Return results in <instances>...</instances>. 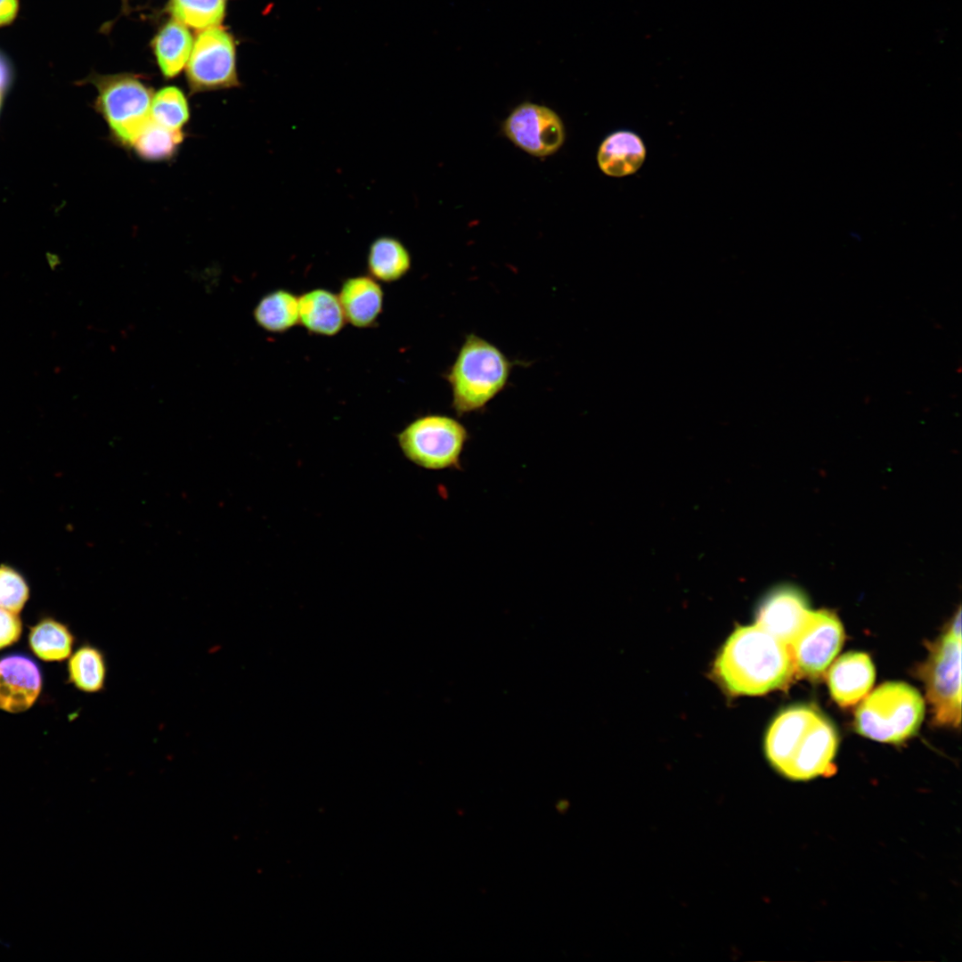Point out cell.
<instances>
[{"mask_svg": "<svg viewBox=\"0 0 962 962\" xmlns=\"http://www.w3.org/2000/svg\"><path fill=\"white\" fill-rule=\"evenodd\" d=\"M151 119L172 130H183L189 121L190 110L183 92L173 86H165L153 94Z\"/></svg>", "mask_w": 962, "mask_h": 962, "instance_id": "24", "label": "cell"}, {"mask_svg": "<svg viewBox=\"0 0 962 962\" xmlns=\"http://www.w3.org/2000/svg\"><path fill=\"white\" fill-rule=\"evenodd\" d=\"M647 158V148L635 132L619 129L607 135L599 146L597 163L610 177H625L639 171Z\"/></svg>", "mask_w": 962, "mask_h": 962, "instance_id": "15", "label": "cell"}, {"mask_svg": "<svg viewBox=\"0 0 962 962\" xmlns=\"http://www.w3.org/2000/svg\"><path fill=\"white\" fill-rule=\"evenodd\" d=\"M41 687L39 669L31 659L20 655L0 659V709L9 713L29 709Z\"/></svg>", "mask_w": 962, "mask_h": 962, "instance_id": "12", "label": "cell"}, {"mask_svg": "<svg viewBox=\"0 0 962 962\" xmlns=\"http://www.w3.org/2000/svg\"><path fill=\"white\" fill-rule=\"evenodd\" d=\"M876 677L870 657L862 652H849L831 666L827 683L833 699L841 706H851L863 699Z\"/></svg>", "mask_w": 962, "mask_h": 962, "instance_id": "13", "label": "cell"}, {"mask_svg": "<svg viewBox=\"0 0 962 962\" xmlns=\"http://www.w3.org/2000/svg\"><path fill=\"white\" fill-rule=\"evenodd\" d=\"M253 317L264 330L281 334L299 324L298 296L285 289L265 294L253 310Z\"/></svg>", "mask_w": 962, "mask_h": 962, "instance_id": "19", "label": "cell"}, {"mask_svg": "<svg viewBox=\"0 0 962 962\" xmlns=\"http://www.w3.org/2000/svg\"><path fill=\"white\" fill-rule=\"evenodd\" d=\"M469 440L467 428L444 414L420 416L397 435L404 456L429 470H461V455Z\"/></svg>", "mask_w": 962, "mask_h": 962, "instance_id": "6", "label": "cell"}, {"mask_svg": "<svg viewBox=\"0 0 962 962\" xmlns=\"http://www.w3.org/2000/svg\"><path fill=\"white\" fill-rule=\"evenodd\" d=\"M86 82L97 89L94 106L105 120L113 142L131 148L151 118L152 88L130 73H92Z\"/></svg>", "mask_w": 962, "mask_h": 962, "instance_id": "5", "label": "cell"}, {"mask_svg": "<svg viewBox=\"0 0 962 962\" xmlns=\"http://www.w3.org/2000/svg\"><path fill=\"white\" fill-rule=\"evenodd\" d=\"M502 129L514 144L534 157L558 151L566 135L563 121L553 110L527 102L510 112Z\"/></svg>", "mask_w": 962, "mask_h": 962, "instance_id": "10", "label": "cell"}, {"mask_svg": "<svg viewBox=\"0 0 962 962\" xmlns=\"http://www.w3.org/2000/svg\"><path fill=\"white\" fill-rule=\"evenodd\" d=\"M298 310L299 324L314 335L336 336L346 323L338 294L324 288L298 296Z\"/></svg>", "mask_w": 962, "mask_h": 962, "instance_id": "16", "label": "cell"}, {"mask_svg": "<svg viewBox=\"0 0 962 962\" xmlns=\"http://www.w3.org/2000/svg\"><path fill=\"white\" fill-rule=\"evenodd\" d=\"M925 704L918 691L904 682L880 685L864 697L855 713L860 735L885 743H901L919 729Z\"/></svg>", "mask_w": 962, "mask_h": 962, "instance_id": "4", "label": "cell"}, {"mask_svg": "<svg viewBox=\"0 0 962 962\" xmlns=\"http://www.w3.org/2000/svg\"><path fill=\"white\" fill-rule=\"evenodd\" d=\"M18 11V0H0V28L12 23Z\"/></svg>", "mask_w": 962, "mask_h": 962, "instance_id": "27", "label": "cell"}, {"mask_svg": "<svg viewBox=\"0 0 962 962\" xmlns=\"http://www.w3.org/2000/svg\"><path fill=\"white\" fill-rule=\"evenodd\" d=\"M29 646L44 661H62L69 656L74 638L69 629L53 619H45L29 632Z\"/></svg>", "mask_w": 962, "mask_h": 962, "instance_id": "21", "label": "cell"}, {"mask_svg": "<svg viewBox=\"0 0 962 962\" xmlns=\"http://www.w3.org/2000/svg\"><path fill=\"white\" fill-rule=\"evenodd\" d=\"M68 670L69 681L82 691L94 693L104 687L106 659L97 648L85 645L78 648L70 657Z\"/></svg>", "mask_w": 962, "mask_h": 962, "instance_id": "22", "label": "cell"}, {"mask_svg": "<svg viewBox=\"0 0 962 962\" xmlns=\"http://www.w3.org/2000/svg\"><path fill=\"white\" fill-rule=\"evenodd\" d=\"M186 78L192 94L240 86L232 36L218 26L201 30L186 63Z\"/></svg>", "mask_w": 962, "mask_h": 962, "instance_id": "8", "label": "cell"}, {"mask_svg": "<svg viewBox=\"0 0 962 962\" xmlns=\"http://www.w3.org/2000/svg\"><path fill=\"white\" fill-rule=\"evenodd\" d=\"M29 596L23 576L15 569L0 565V608L19 614Z\"/></svg>", "mask_w": 962, "mask_h": 962, "instance_id": "25", "label": "cell"}, {"mask_svg": "<svg viewBox=\"0 0 962 962\" xmlns=\"http://www.w3.org/2000/svg\"><path fill=\"white\" fill-rule=\"evenodd\" d=\"M714 670L728 690L739 695L782 688L795 673L788 646L756 624L738 627L730 635Z\"/></svg>", "mask_w": 962, "mask_h": 962, "instance_id": "2", "label": "cell"}, {"mask_svg": "<svg viewBox=\"0 0 962 962\" xmlns=\"http://www.w3.org/2000/svg\"><path fill=\"white\" fill-rule=\"evenodd\" d=\"M21 634L18 614L0 608V649L15 643Z\"/></svg>", "mask_w": 962, "mask_h": 962, "instance_id": "26", "label": "cell"}, {"mask_svg": "<svg viewBox=\"0 0 962 962\" xmlns=\"http://www.w3.org/2000/svg\"><path fill=\"white\" fill-rule=\"evenodd\" d=\"M183 139V130L167 128L150 118L131 148L143 160L163 161L176 154Z\"/></svg>", "mask_w": 962, "mask_h": 962, "instance_id": "20", "label": "cell"}, {"mask_svg": "<svg viewBox=\"0 0 962 962\" xmlns=\"http://www.w3.org/2000/svg\"><path fill=\"white\" fill-rule=\"evenodd\" d=\"M810 611L801 591L792 586H779L761 603L755 624L788 646Z\"/></svg>", "mask_w": 962, "mask_h": 962, "instance_id": "11", "label": "cell"}, {"mask_svg": "<svg viewBox=\"0 0 962 962\" xmlns=\"http://www.w3.org/2000/svg\"><path fill=\"white\" fill-rule=\"evenodd\" d=\"M844 632L837 616L827 611H810L788 645L795 673L820 678L839 652Z\"/></svg>", "mask_w": 962, "mask_h": 962, "instance_id": "9", "label": "cell"}, {"mask_svg": "<svg viewBox=\"0 0 962 962\" xmlns=\"http://www.w3.org/2000/svg\"><path fill=\"white\" fill-rule=\"evenodd\" d=\"M226 4L227 0H171L168 9L175 20L203 30L220 25Z\"/></svg>", "mask_w": 962, "mask_h": 962, "instance_id": "23", "label": "cell"}, {"mask_svg": "<svg viewBox=\"0 0 962 962\" xmlns=\"http://www.w3.org/2000/svg\"><path fill=\"white\" fill-rule=\"evenodd\" d=\"M933 722L959 727L961 720V638L946 632L930 648L921 666Z\"/></svg>", "mask_w": 962, "mask_h": 962, "instance_id": "7", "label": "cell"}, {"mask_svg": "<svg viewBox=\"0 0 962 962\" xmlns=\"http://www.w3.org/2000/svg\"><path fill=\"white\" fill-rule=\"evenodd\" d=\"M338 297L346 322L358 329L377 326L384 306V291L369 274L343 280Z\"/></svg>", "mask_w": 962, "mask_h": 962, "instance_id": "14", "label": "cell"}, {"mask_svg": "<svg viewBox=\"0 0 962 962\" xmlns=\"http://www.w3.org/2000/svg\"><path fill=\"white\" fill-rule=\"evenodd\" d=\"M513 363L494 344L470 333L444 379L452 391L451 407L458 417L484 412L506 387Z\"/></svg>", "mask_w": 962, "mask_h": 962, "instance_id": "3", "label": "cell"}, {"mask_svg": "<svg viewBox=\"0 0 962 962\" xmlns=\"http://www.w3.org/2000/svg\"><path fill=\"white\" fill-rule=\"evenodd\" d=\"M367 273L380 282H395L412 268V256L396 237L382 235L371 241L366 257Z\"/></svg>", "mask_w": 962, "mask_h": 962, "instance_id": "17", "label": "cell"}, {"mask_svg": "<svg viewBox=\"0 0 962 962\" xmlns=\"http://www.w3.org/2000/svg\"><path fill=\"white\" fill-rule=\"evenodd\" d=\"M838 735L832 722L811 705L783 710L770 724L765 753L773 768L792 780L834 773Z\"/></svg>", "mask_w": 962, "mask_h": 962, "instance_id": "1", "label": "cell"}, {"mask_svg": "<svg viewBox=\"0 0 962 962\" xmlns=\"http://www.w3.org/2000/svg\"><path fill=\"white\" fill-rule=\"evenodd\" d=\"M193 45L192 34L176 20L165 23L152 40L159 68L166 78L177 76L186 65Z\"/></svg>", "mask_w": 962, "mask_h": 962, "instance_id": "18", "label": "cell"}, {"mask_svg": "<svg viewBox=\"0 0 962 962\" xmlns=\"http://www.w3.org/2000/svg\"><path fill=\"white\" fill-rule=\"evenodd\" d=\"M5 91H6L5 89H4L2 86H0V110H1V106H2L3 96H4V93H5Z\"/></svg>", "mask_w": 962, "mask_h": 962, "instance_id": "28", "label": "cell"}]
</instances>
